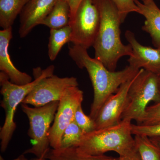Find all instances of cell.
Wrapping results in <instances>:
<instances>
[{
    "mask_svg": "<svg viewBox=\"0 0 160 160\" xmlns=\"http://www.w3.org/2000/svg\"><path fill=\"white\" fill-rule=\"evenodd\" d=\"M38 69L39 68L33 69L35 75L34 80L24 85L13 84L5 73L2 72H0L1 93L3 97L1 106L5 112V122L0 131L2 152L6 151L16 129L14 118L18 106L44 79L53 75L55 66L51 65L43 70L40 68L39 70Z\"/></svg>",
    "mask_w": 160,
    "mask_h": 160,
    "instance_id": "obj_4",
    "label": "cell"
},
{
    "mask_svg": "<svg viewBox=\"0 0 160 160\" xmlns=\"http://www.w3.org/2000/svg\"><path fill=\"white\" fill-rule=\"evenodd\" d=\"M116 160H142L139 154L136 150L132 151L129 154L126 155L119 156L117 158Z\"/></svg>",
    "mask_w": 160,
    "mask_h": 160,
    "instance_id": "obj_26",
    "label": "cell"
},
{
    "mask_svg": "<svg viewBox=\"0 0 160 160\" xmlns=\"http://www.w3.org/2000/svg\"><path fill=\"white\" fill-rule=\"evenodd\" d=\"M78 86L77 78L53 75L44 79L23 100L22 103L41 107L59 101L68 88Z\"/></svg>",
    "mask_w": 160,
    "mask_h": 160,
    "instance_id": "obj_9",
    "label": "cell"
},
{
    "mask_svg": "<svg viewBox=\"0 0 160 160\" xmlns=\"http://www.w3.org/2000/svg\"><path fill=\"white\" fill-rule=\"evenodd\" d=\"M58 104L59 101H56L41 107H31L22 103V110L29 121L28 135L33 142L32 146L25 150L24 154H33L37 158L42 159L48 153L50 149L49 130Z\"/></svg>",
    "mask_w": 160,
    "mask_h": 160,
    "instance_id": "obj_6",
    "label": "cell"
},
{
    "mask_svg": "<svg viewBox=\"0 0 160 160\" xmlns=\"http://www.w3.org/2000/svg\"><path fill=\"white\" fill-rule=\"evenodd\" d=\"M85 134L73 120L63 132L61 148L77 147Z\"/></svg>",
    "mask_w": 160,
    "mask_h": 160,
    "instance_id": "obj_20",
    "label": "cell"
},
{
    "mask_svg": "<svg viewBox=\"0 0 160 160\" xmlns=\"http://www.w3.org/2000/svg\"><path fill=\"white\" fill-rule=\"evenodd\" d=\"M74 120L78 126L85 133H89L96 130L94 120L89 116L85 114L82 108V105H80L77 109Z\"/></svg>",
    "mask_w": 160,
    "mask_h": 160,
    "instance_id": "obj_21",
    "label": "cell"
},
{
    "mask_svg": "<svg viewBox=\"0 0 160 160\" xmlns=\"http://www.w3.org/2000/svg\"><path fill=\"white\" fill-rule=\"evenodd\" d=\"M160 122V101L158 104L147 107L142 123L139 125H152Z\"/></svg>",
    "mask_w": 160,
    "mask_h": 160,
    "instance_id": "obj_24",
    "label": "cell"
},
{
    "mask_svg": "<svg viewBox=\"0 0 160 160\" xmlns=\"http://www.w3.org/2000/svg\"><path fill=\"white\" fill-rule=\"evenodd\" d=\"M131 130L133 135H142L149 138L160 137V122L152 125L132 124Z\"/></svg>",
    "mask_w": 160,
    "mask_h": 160,
    "instance_id": "obj_22",
    "label": "cell"
},
{
    "mask_svg": "<svg viewBox=\"0 0 160 160\" xmlns=\"http://www.w3.org/2000/svg\"><path fill=\"white\" fill-rule=\"evenodd\" d=\"M134 2L139 9V13L146 18L142 29L150 35L155 48L160 49V9L154 0Z\"/></svg>",
    "mask_w": 160,
    "mask_h": 160,
    "instance_id": "obj_14",
    "label": "cell"
},
{
    "mask_svg": "<svg viewBox=\"0 0 160 160\" xmlns=\"http://www.w3.org/2000/svg\"><path fill=\"white\" fill-rule=\"evenodd\" d=\"M152 142L160 150V137L149 138Z\"/></svg>",
    "mask_w": 160,
    "mask_h": 160,
    "instance_id": "obj_27",
    "label": "cell"
},
{
    "mask_svg": "<svg viewBox=\"0 0 160 160\" xmlns=\"http://www.w3.org/2000/svg\"><path fill=\"white\" fill-rule=\"evenodd\" d=\"M64 1L68 3L70 8V19L69 22L70 23L73 19L79 6L83 0H64Z\"/></svg>",
    "mask_w": 160,
    "mask_h": 160,
    "instance_id": "obj_25",
    "label": "cell"
},
{
    "mask_svg": "<svg viewBox=\"0 0 160 160\" xmlns=\"http://www.w3.org/2000/svg\"><path fill=\"white\" fill-rule=\"evenodd\" d=\"M84 93L78 86L68 88L59 101L53 124L49 130L50 147L58 149L62 146V138L66 128L74 119L78 107L82 105Z\"/></svg>",
    "mask_w": 160,
    "mask_h": 160,
    "instance_id": "obj_8",
    "label": "cell"
},
{
    "mask_svg": "<svg viewBox=\"0 0 160 160\" xmlns=\"http://www.w3.org/2000/svg\"><path fill=\"white\" fill-rule=\"evenodd\" d=\"M115 4L119 13L122 23L124 22L129 13L139 12V9L134 0H111Z\"/></svg>",
    "mask_w": 160,
    "mask_h": 160,
    "instance_id": "obj_23",
    "label": "cell"
},
{
    "mask_svg": "<svg viewBox=\"0 0 160 160\" xmlns=\"http://www.w3.org/2000/svg\"><path fill=\"white\" fill-rule=\"evenodd\" d=\"M132 124L131 121L122 120L117 125L85 133L76 148L91 155H102L109 151L116 152L119 156L129 154L136 149Z\"/></svg>",
    "mask_w": 160,
    "mask_h": 160,
    "instance_id": "obj_3",
    "label": "cell"
},
{
    "mask_svg": "<svg viewBox=\"0 0 160 160\" xmlns=\"http://www.w3.org/2000/svg\"><path fill=\"white\" fill-rule=\"evenodd\" d=\"M58 0H30L20 14L19 34L24 38L40 25L51 12Z\"/></svg>",
    "mask_w": 160,
    "mask_h": 160,
    "instance_id": "obj_12",
    "label": "cell"
},
{
    "mask_svg": "<svg viewBox=\"0 0 160 160\" xmlns=\"http://www.w3.org/2000/svg\"><path fill=\"white\" fill-rule=\"evenodd\" d=\"M12 37V27L0 31V70L13 84L26 85L32 82V78L29 74L19 70L12 62L9 47Z\"/></svg>",
    "mask_w": 160,
    "mask_h": 160,
    "instance_id": "obj_13",
    "label": "cell"
},
{
    "mask_svg": "<svg viewBox=\"0 0 160 160\" xmlns=\"http://www.w3.org/2000/svg\"><path fill=\"white\" fill-rule=\"evenodd\" d=\"M0 160H5V159L2 157V156H0ZM13 160H28V159L26 158V157L25 156V154H24V153H22V154L20 155L19 156H18L17 158L14 159ZM33 160H41L40 159L37 158H36L35 159Z\"/></svg>",
    "mask_w": 160,
    "mask_h": 160,
    "instance_id": "obj_28",
    "label": "cell"
},
{
    "mask_svg": "<svg viewBox=\"0 0 160 160\" xmlns=\"http://www.w3.org/2000/svg\"><path fill=\"white\" fill-rule=\"evenodd\" d=\"M101 23L99 10L95 0H83L69 23L70 42L88 49L93 46Z\"/></svg>",
    "mask_w": 160,
    "mask_h": 160,
    "instance_id": "obj_7",
    "label": "cell"
},
{
    "mask_svg": "<svg viewBox=\"0 0 160 160\" xmlns=\"http://www.w3.org/2000/svg\"><path fill=\"white\" fill-rule=\"evenodd\" d=\"M72 29L69 26L58 29H50L48 55L50 60L54 61L57 57L63 46L68 42H70Z\"/></svg>",
    "mask_w": 160,
    "mask_h": 160,
    "instance_id": "obj_18",
    "label": "cell"
},
{
    "mask_svg": "<svg viewBox=\"0 0 160 160\" xmlns=\"http://www.w3.org/2000/svg\"><path fill=\"white\" fill-rule=\"evenodd\" d=\"M126 40L132 48V54L128 59L129 66L143 69L159 75L160 74V49L143 46L138 42L133 32L127 30Z\"/></svg>",
    "mask_w": 160,
    "mask_h": 160,
    "instance_id": "obj_11",
    "label": "cell"
},
{
    "mask_svg": "<svg viewBox=\"0 0 160 160\" xmlns=\"http://www.w3.org/2000/svg\"><path fill=\"white\" fill-rule=\"evenodd\" d=\"M29 1L0 0V26L3 29L11 27L18 16Z\"/></svg>",
    "mask_w": 160,
    "mask_h": 160,
    "instance_id": "obj_17",
    "label": "cell"
},
{
    "mask_svg": "<svg viewBox=\"0 0 160 160\" xmlns=\"http://www.w3.org/2000/svg\"><path fill=\"white\" fill-rule=\"evenodd\" d=\"M134 78L122 84L117 92L103 104L95 120L96 130L117 125L122 121V115L127 104L128 91Z\"/></svg>",
    "mask_w": 160,
    "mask_h": 160,
    "instance_id": "obj_10",
    "label": "cell"
},
{
    "mask_svg": "<svg viewBox=\"0 0 160 160\" xmlns=\"http://www.w3.org/2000/svg\"><path fill=\"white\" fill-rule=\"evenodd\" d=\"M69 54L78 67L85 68L89 75L94 93L89 116L94 121L108 98L122 84L134 78L140 70L129 65L121 71H110L102 62L90 57L87 49L73 44L69 47Z\"/></svg>",
    "mask_w": 160,
    "mask_h": 160,
    "instance_id": "obj_1",
    "label": "cell"
},
{
    "mask_svg": "<svg viewBox=\"0 0 160 160\" xmlns=\"http://www.w3.org/2000/svg\"><path fill=\"white\" fill-rule=\"evenodd\" d=\"M158 79L159 86L160 89V74L158 75Z\"/></svg>",
    "mask_w": 160,
    "mask_h": 160,
    "instance_id": "obj_29",
    "label": "cell"
},
{
    "mask_svg": "<svg viewBox=\"0 0 160 160\" xmlns=\"http://www.w3.org/2000/svg\"><path fill=\"white\" fill-rule=\"evenodd\" d=\"M160 101V89L157 75L141 69L129 87L127 104L122 120L141 124L147 105L151 101Z\"/></svg>",
    "mask_w": 160,
    "mask_h": 160,
    "instance_id": "obj_5",
    "label": "cell"
},
{
    "mask_svg": "<svg viewBox=\"0 0 160 160\" xmlns=\"http://www.w3.org/2000/svg\"><path fill=\"white\" fill-rule=\"evenodd\" d=\"M134 138L135 148L142 160H160V150L149 137L136 135Z\"/></svg>",
    "mask_w": 160,
    "mask_h": 160,
    "instance_id": "obj_19",
    "label": "cell"
},
{
    "mask_svg": "<svg viewBox=\"0 0 160 160\" xmlns=\"http://www.w3.org/2000/svg\"><path fill=\"white\" fill-rule=\"evenodd\" d=\"M99 10L101 23L93 47L95 58L103 63L108 70L115 71L118 61L125 56H131L132 48L121 39L122 23L116 6L111 0H95Z\"/></svg>",
    "mask_w": 160,
    "mask_h": 160,
    "instance_id": "obj_2",
    "label": "cell"
},
{
    "mask_svg": "<svg viewBox=\"0 0 160 160\" xmlns=\"http://www.w3.org/2000/svg\"><path fill=\"white\" fill-rule=\"evenodd\" d=\"M70 11L69 5L64 0H58L51 12L40 25L50 29H58L69 26Z\"/></svg>",
    "mask_w": 160,
    "mask_h": 160,
    "instance_id": "obj_15",
    "label": "cell"
},
{
    "mask_svg": "<svg viewBox=\"0 0 160 160\" xmlns=\"http://www.w3.org/2000/svg\"><path fill=\"white\" fill-rule=\"evenodd\" d=\"M117 158L106 155H91L80 152L76 147L50 149L44 158L41 160H116Z\"/></svg>",
    "mask_w": 160,
    "mask_h": 160,
    "instance_id": "obj_16",
    "label": "cell"
}]
</instances>
